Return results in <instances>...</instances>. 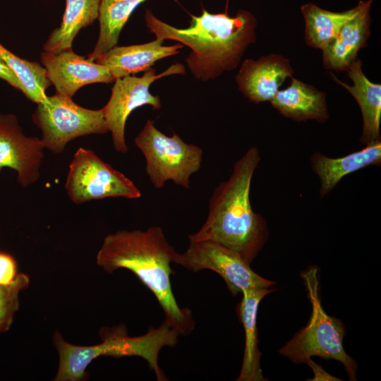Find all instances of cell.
<instances>
[{"label": "cell", "instance_id": "1", "mask_svg": "<svg viewBox=\"0 0 381 381\" xmlns=\"http://www.w3.org/2000/svg\"><path fill=\"white\" fill-rule=\"evenodd\" d=\"M186 28H178L156 18L147 9L145 20L156 38L171 40L190 49L186 59L194 77L202 81L214 79L238 66L248 46L256 41L257 19L250 11L240 9L235 16L202 10L190 16Z\"/></svg>", "mask_w": 381, "mask_h": 381}, {"label": "cell", "instance_id": "2", "mask_svg": "<svg viewBox=\"0 0 381 381\" xmlns=\"http://www.w3.org/2000/svg\"><path fill=\"white\" fill-rule=\"evenodd\" d=\"M176 253L159 226L119 230L104 237L96 262L108 273L119 269L132 272L155 295L165 320L186 336L193 330L195 321L190 309L179 307L172 291L171 263Z\"/></svg>", "mask_w": 381, "mask_h": 381}, {"label": "cell", "instance_id": "3", "mask_svg": "<svg viewBox=\"0 0 381 381\" xmlns=\"http://www.w3.org/2000/svg\"><path fill=\"white\" fill-rule=\"evenodd\" d=\"M260 160V150L251 146L234 163L229 179L214 188L206 220L188 236L189 241H214L252 262L269 237L265 219L253 210L250 200L252 179Z\"/></svg>", "mask_w": 381, "mask_h": 381}, {"label": "cell", "instance_id": "4", "mask_svg": "<svg viewBox=\"0 0 381 381\" xmlns=\"http://www.w3.org/2000/svg\"><path fill=\"white\" fill-rule=\"evenodd\" d=\"M102 342L92 346H79L66 341L60 332L53 336L58 352L59 365L54 381H82L88 378L86 368L99 356H138L145 359L158 381L167 380L159 365V353L165 346L174 347L179 342V332L166 320L157 328L150 327L147 333L128 335L126 327L120 324L103 327L99 331Z\"/></svg>", "mask_w": 381, "mask_h": 381}, {"label": "cell", "instance_id": "5", "mask_svg": "<svg viewBox=\"0 0 381 381\" xmlns=\"http://www.w3.org/2000/svg\"><path fill=\"white\" fill-rule=\"evenodd\" d=\"M301 277L311 303V316L308 325L297 332L279 353L295 363H306L313 356L337 360L344 365L349 380L355 381L357 363L343 347L344 324L340 319L328 315L321 305L318 267H308Z\"/></svg>", "mask_w": 381, "mask_h": 381}, {"label": "cell", "instance_id": "6", "mask_svg": "<svg viewBox=\"0 0 381 381\" xmlns=\"http://www.w3.org/2000/svg\"><path fill=\"white\" fill-rule=\"evenodd\" d=\"M135 144L145 159V172L155 188H162L168 181L184 188L190 187V176L201 167L203 150L185 143L173 133L167 136L148 119L135 138Z\"/></svg>", "mask_w": 381, "mask_h": 381}, {"label": "cell", "instance_id": "7", "mask_svg": "<svg viewBox=\"0 0 381 381\" xmlns=\"http://www.w3.org/2000/svg\"><path fill=\"white\" fill-rule=\"evenodd\" d=\"M37 104L32 121L42 132L44 148L53 153L63 152L76 138L109 131L102 109L84 108L66 95L56 92Z\"/></svg>", "mask_w": 381, "mask_h": 381}, {"label": "cell", "instance_id": "8", "mask_svg": "<svg viewBox=\"0 0 381 381\" xmlns=\"http://www.w3.org/2000/svg\"><path fill=\"white\" fill-rule=\"evenodd\" d=\"M65 188L76 205L106 198L141 197L140 189L131 179L83 147L76 150L70 163Z\"/></svg>", "mask_w": 381, "mask_h": 381}, {"label": "cell", "instance_id": "9", "mask_svg": "<svg viewBox=\"0 0 381 381\" xmlns=\"http://www.w3.org/2000/svg\"><path fill=\"white\" fill-rule=\"evenodd\" d=\"M189 242L184 252L176 253L174 262L193 272L203 270L215 272L234 296L245 290L272 288L275 284L255 273L238 253L214 241Z\"/></svg>", "mask_w": 381, "mask_h": 381}, {"label": "cell", "instance_id": "10", "mask_svg": "<svg viewBox=\"0 0 381 381\" xmlns=\"http://www.w3.org/2000/svg\"><path fill=\"white\" fill-rule=\"evenodd\" d=\"M185 73L184 66L176 64L159 74L150 68L140 77L128 75L115 80L111 97L102 109L116 152L126 153L128 151L125 140V126L133 111L144 105H150L153 109L162 107L159 96L152 95L149 90L151 84L162 77Z\"/></svg>", "mask_w": 381, "mask_h": 381}, {"label": "cell", "instance_id": "11", "mask_svg": "<svg viewBox=\"0 0 381 381\" xmlns=\"http://www.w3.org/2000/svg\"><path fill=\"white\" fill-rule=\"evenodd\" d=\"M44 149L41 139L23 134L15 115L0 114V173L9 168L21 187L34 184L40 176Z\"/></svg>", "mask_w": 381, "mask_h": 381}, {"label": "cell", "instance_id": "12", "mask_svg": "<svg viewBox=\"0 0 381 381\" xmlns=\"http://www.w3.org/2000/svg\"><path fill=\"white\" fill-rule=\"evenodd\" d=\"M41 61L56 92L70 97L85 85L115 81L107 67L74 53L72 49L59 53L44 52Z\"/></svg>", "mask_w": 381, "mask_h": 381}, {"label": "cell", "instance_id": "13", "mask_svg": "<svg viewBox=\"0 0 381 381\" xmlns=\"http://www.w3.org/2000/svg\"><path fill=\"white\" fill-rule=\"evenodd\" d=\"M294 69L289 59L279 54L262 56L243 61L236 77L238 90L255 104L270 102Z\"/></svg>", "mask_w": 381, "mask_h": 381}, {"label": "cell", "instance_id": "14", "mask_svg": "<svg viewBox=\"0 0 381 381\" xmlns=\"http://www.w3.org/2000/svg\"><path fill=\"white\" fill-rule=\"evenodd\" d=\"M163 40L156 38L147 43L114 47L95 61L107 67L115 80L146 71L156 61L176 55L183 47L180 43L164 46Z\"/></svg>", "mask_w": 381, "mask_h": 381}, {"label": "cell", "instance_id": "15", "mask_svg": "<svg viewBox=\"0 0 381 381\" xmlns=\"http://www.w3.org/2000/svg\"><path fill=\"white\" fill-rule=\"evenodd\" d=\"M373 1H363L358 13L346 22L335 39L322 50V64L326 69L347 71L358 57V51L367 46L370 35V11Z\"/></svg>", "mask_w": 381, "mask_h": 381}, {"label": "cell", "instance_id": "16", "mask_svg": "<svg viewBox=\"0 0 381 381\" xmlns=\"http://www.w3.org/2000/svg\"><path fill=\"white\" fill-rule=\"evenodd\" d=\"M347 72L353 85L341 81L332 72H330V75L357 102L363 118L362 133L359 140L366 145L381 140V85L373 83L365 76L362 69V61L358 57L351 64Z\"/></svg>", "mask_w": 381, "mask_h": 381}, {"label": "cell", "instance_id": "17", "mask_svg": "<svg viewBox=\"0 0 381 381\" xmlns=\"http://www.w3.org/2000/svg\"><path fill=\"white\" fill-rule=\"evenodd\" d=\"M311 168L320 181L319 194L323 198L346 175L370 165L381 164V140L340 157H329L320 152L310 157Z\"/></svg>", "mask_w": 381, "mask_h": 381}, {"label": "cell", "instance_id": "18", "mask_svg": "<svg viewBox=\"0 0 381 381\" xmlns=\"http://www.w3.org/2000/svg\"><path fill=\"white\" fill-rule=\"evenodd\" d=\"M270 102L282 116L297 122L324 123L329 118L326 93L293 77L290 85L279 90Z\"/></svg>", "mask_w": 381, "mask_h": 381}, {"label": "cell", "instance_id": "19", "mask_svg": "<svg viewBox=\"0 0 381 381\" xmlns=\"http://www.w3.org/2000/svg\"><path fill=\"white\" fill-rule=\"evenodd\" d=\"M276 291L272 288L253 289L243 291L238 306V313L245 330V349L241 369L237 381H262L260 368L261 353L258 349L257 313L262 298Z\"/></svg>", "mask_w": 381, "mask_h": 381}, {"label": "cell", "instance_id": "20", "mask_svg": "<svg viewBox=\"0 0 381 381\" xmlns=\"http://www.w3.org/2000/svg\"><path fill=\"white\" fill-rule=\"evenodd\" d=\"M363 4V0H361L355 7L342 12L325 10L313 3L303 4L301 12L305 22L306 44L324 49L335 39L342 26L358 13Z\"/></svg>", "mask_w": 381, "mask_h": 381}, {"label": "cell", "instance_id": "21", "mask_svg": "<svg viewBox=\"0 0 381 381\" xmlns=\"http://www.w3.org/2000/svg\"><path fill=\"white\" fill-rule=\"evenodd\" d=\"M101 0H66L62 22L44 44L45 52L59 53L71 49L78 32L98 18Z\"/></svg>", "mask_w": 381, "mask_h": 381}, {"label": "cell", "instance_id": "22", "mask_svg": "<svg viewBox=\"0 0 381 381\" xmlns=\"http://www.w3.org/2000/svg\"><path fill=\"white\" fill-rule=\"evenodd\" d=\"M146 0H101L98 20L99 34L88 59L95 61L118 42L121 30L135 9Z\"/></svg>", "mask_w": 381, "mask_h": 381}, {"label": "cell", "instance_id": "23", "mask_svg": "<svg viewBox=\"0 0 381 381\" xmlns=\"http://www.w3.org/2000/svg\"><path fill=\"white\" fill-rule=\"evenodd\" d=\"M0 58L14 72L22 85V92L29 99L38 104L46 99V90L52 83L44 66L20 59L1 44Z\"/></svg>", "mask_w": 381, "mask_h": 381}, {"label": "cell", "instance_id": "24", "mask_svg": "<svg viewBox=\"0 0 381 381\" xmlns=\"http://www.w3.org/2000/svg\"><path fill=\"white\" fill-rule=\"evenodd\" d=\"M29 284L28 274L18 273L11 284H0V333L6 332L11 328L20 307V293L27 289Z\"/></svg>", "mask_w": 381, "mask_h": 381}, {"label": "cell", "instance_id": "25", "mask_svg": "<svg viewBox=\"0 0 381 381\" xmlns=\"http://www.w3.org/2000/svg\"><path fill=\"white\" fill-rule=\"evenodd\" d=\"M17 274L15 259L8 253L0 252V284H11Z\"/></svg>", "mask_w": 381, "mask_h": 381}, {"label": "cell", "instance_id": "26", "mask_svg": "<svg viewBox=\"0 0 381 381\" xmlns=\"http://www.w3.org/2000/svg\"><path fill=\"white\" fill-rule=\"evenodd\" d=\"M0 78L5 80L15 88L22 92V85L14 73L7 64L0 58Z\"/></svg>", "mask_w": 381, "mask_h": 381}, {"label": "cell", "instance_id": "27", "mask_svg": "<svg viewBox=\"0 0 381 381\" xmlns=\"http://www.w3.org/2000/svg\"><path fill=\"white\" fill-rule=\"evenodd\" d=\"M313 370V372L314 373V377L311 380V381H338L341 380V379L336 377L327 372H326L320 365L315 363L312 358H309L306 363Z\"/></svg>", "mask_w": 381, "mask_h": 381}]
</instances>
